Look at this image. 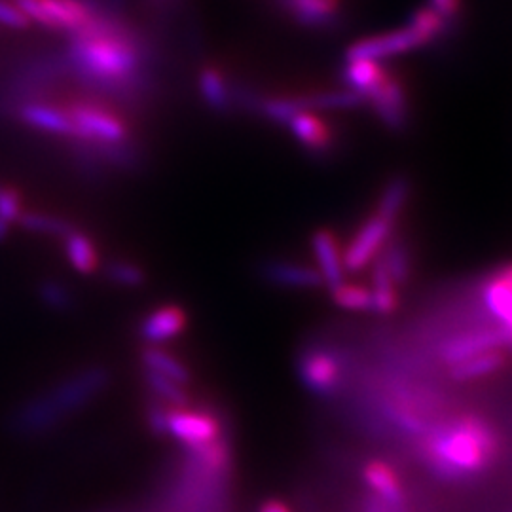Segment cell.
Returning <instances> with one entry per match:
<instances>
[{
	"label": "cell",
	"instance_id": "obj_26",
	"mask_svg": "<svg viewBox=\"0 0 512 512\" xmlns=\"http://www.w3.org/2000/svg\"><path fill=\"white\" fill-rule=\"evenodd\" d=\"M380 258L384 260L385 268L397 285L408 283L412 275V251L403 238H389L385 243Z\"/></svg>",
	"mask_w": 512,
	"mask_h": 512
},
{
	"label": "cell",
	"instance_id": "obj_24",
	"mask_svg": "<svg viewBox=\"0 0 512 512\" xmlns=\"http://www.w3.org/2000/svg\"><path fill=\"white\" fill-rule=\"evenodd\" d=\"M200 92L203 103L215 112H226L232 107V90L217 65H205L200 71Z\"/></svg>",
	"mask_w": 512,
	"mask_h": 512
},
{
	"label": "cell",
	"instance_id": "obj_25",
	"mask_svg": "<svg viewBox=\"0 0 512 512\" xmlns=\"http://www.w3.org/2000/svg\"><path fill=\"white\" fill-rule=\"evenodd\" d=\"M408 27L416 33V37L420 38L423 46H429L437 40L448 37V33L452 31L454 25L448 23L446 19L440 18L431 6L425 4L412 12V16L408 19Z\"/></svg>",
	"mask_w": 512,
	"mask_h": 512
},
{
	"label": "cell",
	"instance_id": "obj_34",
	"mask_svg": "<svg viewBox=\"0 0 512 512\" xmlns=\"http://www.w3.org/2000/svg\"><path fill=\"white\" fill-rule=\"evenodd\" d=\"M147 384L156 395H160L167 403L175 404L177 408L188 406V395L181 384L165 378L158 372H152V370H147Z\"/></svg>",
	"mask_w": 512,
	"mask_h": 512
},
{
	"label": "cell",
	"instance_id": "obj_30",
	"mask_svg": "<svg viewBox=\"0 0 512 512\" xmlns=\"http://www.w3.org/2000/svg\"><path fill=\"white\" fill-rule=\"evenodd\" d=\"M332 302L349 311H372V291L355 283H340L330 289Z\"/></svg>",
	"mask_w": 512,
	"mask_h": 512
},
{
	"label": "cell",
	"instance_id": "obj_42",
	"mask_svg": "<svg viewBox=\"0 0 512 512\" xmlns=\"http://www.w3.org/2000/svg\"><path fill=\"white\" fill-rule=\"evenodd\" d=\"M10 228H12V224H10V222L0 219V241H4V239L8 238Z\"/></svg>",
	"mask_w": 512,
	"mask_h": 512
},
{
	"label": "cell",
	"instance_id": "obj_19",
	"mask_svg": "<svg viewBox=\"0 0 512 512\" xmlns=\"http://www.w3.org/2000/svg\"><path fill=\"white\" fill-rule=\"evenodd\" d=\"M482 298L490 313L499 321V329L505 332L507 346L512 349V291L497 277L492 275L482 289Z\"/></svg>",
	"mask_w": 512,
	"mask_h": 512
},
{
	"label": "cell",
	"instance_id": "obj_32",
	"mask_svg": "<svg viewBox=\"0 0 512 512\" xmlns=\"http://www.w3.org/2000/svg\"><path fill=\"white\" fill-rule=\"evenodd\" d=\"M18 222L29 232L57 236V238H63L67 232L73 230V224H69L67 220L59 219L54 215H44V213H21Z\"/></svg>",
	"mask_w": 512,
	"mask_h": 512
},
{
	"label": "cell",
	"instance_id": "obj_43",
	"mask_svg": "<svg viewBox=\"0 0 512 512\" xmlns=\"http://www.w3.org/2000/svg\"><path fill=\"white\" fill-rule=\"evenodd\" d=\"M384 507H385L384 501H380V507H376V509H374V511H372V512H384Z\"/></svg>",
	"mask_w": 512,
	"mask_h": 512
},
{
	"label": "cell",
	"instance_id": "obj_41",
	"mask_svg": "<svg viewBox=\"0 0 512 512\" xmlns=\"http://www.w3.org/2000/svg\"><path fill=\"white\" fill-rule=\"evenodd\" d=\"M495 275L512 291V262L511 264H507V266H503Z\"/></svg>",
	"mask_w": 512,
	"mask_h": 512
},
{
	"label": "cell",
	"instance_id": "obj_13",
	"mask_svg": "<svg viewBox=\"0 0 512 512\" xmlns=\"http://www.w3.org/2000/svg\"><path fill=\"white\" fill-rule=\"evenodd\" d=\"M188 325L186 311L177 304H165L158 310L150 311L141 323V336L150 346L164 344L177 338Z\"/></svg>",
	"mask_w": 512,
	"mask_h": 512
},
{
	"label": "cell",
	"instance_id": "obj_31",
	"mask_svg": "<svg viewBox=\"0 0 512 512\" xmlns=\"http://www.w3.org/2000/svg\"><path fill=\"white\" fill-rule=\"evenodd\" d=\"M258 109L266 120L287 126L294 116L306 110V107L302 97H270V99H262Z\"/></svg>",
	"mask_w": 512,
	"mask_h": 512
},
{
	"label": "cell",
	"instance_id": "obj_3",
	"mask_svg": "<svg viewBox=\"0 0 512 512\" xmlns=\"http://www.w3.org/2000/svg\"><path fill=\"white\" fill-rule=\"evenodd\" d=\"M107 380H109L107 372L99 370V368H93V370L80 374L78 378L55 389L52 395L25 408L19 416V429L21 431L48 429L54 421L63 418L71 410H76L82 404L92 401L95 393H99V389L105 387Z\"/></svg>",
	"mask_w": 512,
	"mask_h": 512
},
{
	"label": "cell",
	"instance_id": "obj_8",
	"mask_svg": "<svg viewBox=\"0 0 512 512\" xmlns=\"http://www.w3.org/2000/svg\"><path fill=\"white\" fill-rule=\"evenodd\" d=\"M165 425H167V433L188 444L190 448L211 444L219 439V421L207 412L173 408L165 412Z\"/></svg>",
	"mask_w": 512,
	"mask_h": 512
},
{
	"label": "cell",
	"instance_id": "obj_5",
	"mask_svg": "<svg viewBox=\"0 0 512 512\" xmlns=\"http://www.w3.org/2000/svg\"><path fill=\"white\" fill-rule=\"evenodd\" d=\"M14 4L40 27L71 35L84 29L95 16V10L84 0H14Z\"/></svg>",
	"mask_w": 512,
	"mask_h": 512
},
{
	"label": "cell",
	"instance_id": "obj_16",
	"mask_svg": "<svg viewBox=\"0 0 512 512\" xmlns=\"http://www.w3.org/2000/svg\"><path fill=\"white\" fill-rule=\"evenodd\" d=\"M19 120L31 128L63 135V137H74V128L63 107H52L44 105L40 101H27L18 110Z\"/></svg>",
	"mask_w": 512,
	"mask_h": 512
},
{
	"label": "cell",
	"instance_id": "obj_18",
	"mask_svg": "<svg viewBox=\"0 0 512 512\" xmlns=\"http://www.w3.org/2000/svg\"><path fill=\"white\" fill-rule=\"evenodd\" d=\"M363 476L370 490L380 497V501H384L393 509L403 503L401 478L389 463H385L382 459H372L366 463Z\"/></svg>",
	"mask_w": 512,
	"mask_h": 512
},
{
	"label": "cell",
	"instance_id": "obj_20",
	"mask_svg": "<svg viewBox=\"0 0 512 512\" xmlns=\"http://www.w3.org/2000/svg\"><path fill=\"white\" fill-rule=\"evenodd\" d=\"M505 365H507L505 351L492 349V351L480 353V355L469 357L465 361H459L456 365L450 366V376L456 382H473V380L497 374Z\"/></svg>",
	"mask_w": 512,
	"mask_h": 512
},
{
	"label": "cell",
	"instance_id": "obj_12",
	"mask_svg": "<svg viewBox=\"0 0 512 512\" xmlns=\"http://www.w3.org/2000/svg\"><path fill=\"white\" fill-rule=\"evenodd\" d=\"M311 247L317 258V270L323 277L325 285L329 289H334L340 283H344L346 268H344V253L340 251L338 236L329 228H321L313 232Z\"/></svg>",
	"mask_w": 512,
	"mask_h": 512
},
{
	"label": "cell",
	"instance_id": "obj_9",
	"mask_svg": "<svg viewBox=\"0 0 512 512\" xmlns=\"http://www.w3.org/2000/svg\"><path fill=\"white\" fill-rule=\"evenodd\" d=\"M298 370L304 385L321 397L334 395L340 387V380H342L340 359L338 355L330 353L327 349L306 351L304 357L300 359Z\"/></svg>",
	"mask_w": 512,
	"mask_h": 512
},
{
	"label": "cell",
	"instance_id": "obj_21",
	"mask_svg": "<svg viewBox=\"0 0 512 512\" xmlns=\"http://www.w3.org/2000/svg\"><path fill=\"white\" fill-rule=\"evenodd\" d=\"M63 247L67 260L78 274L92 275L99 270V253L93 239L73 228L63 236Z\"/></svg>",
	"mask_w": 512,
	"mask_h": 512
},
{
	"label": "cell",
	"instance_id": "obj_6",
	"mask_svg": "<svg viewBox=\"0 0 512 512\" xmlns=\"http://www.w3.org/2000/svg\"><path fill=\"white\" fill-rule=\"evenodd\" d=\"M395 222L384 219L382 215L374 213L365 224L357 230V234L351 239L346 251H344V268L348 272H361L370 262H374L385 243L393 236Z\"/></svg>",
	"mask_w": 512,
	"mask_h": 512
},
{
	"label": "cell",
	"instance_id": "obj_17",
	"mask_svg": "<svg viewBox=\"0 0 512 512\" xmlns=\"http://www.w3.org/2000/svg\"><path fill=\"white\" fill-rule=\"evenodd\" d=\"M293 18L311 29H332L338 25L340 0H281Z\"/></svg>",
	"mask_w": 512,
	"mask_h": 512
},
{
	"label": "cell",
	"instance_id": "obj_7",
	"mask_svg": "<svg viewBox=\"0 0 512 512\" xmlns=\"http://www.w3.org/2000/svg\"><path fill=\"white\" fill-rule=\"evenodd\" d=\"M366 103L376 112L385 128L391 131H403L408 126L410 107L408 95L401 78L389 73L384 82L366 95Z\"/></svg>",
	"mask_w": 512,
	"mask_h": 512
},
{
	"label": "cell",
	"instance_id": "obj_22",
	"mask_svg": "<svg viewBox=\"0 0 512 512\" xmlns=\"http://www.w3.org/2000/svg\"><path fill=\"white\" fill-rule=\"evenodd\" d=\"M397 283L387 272L384 260L378 256L372 264V311L380 315H391L399 308Z\"/></svg>",
	"mask_w": 512,
	"mask_h": 512
},
{
	"label": "cell",
	"instance_id": "obj_14",
	"mask_svg": "<svg viewBox=\"0 0 512 512\" xmlns=\"http://www.w3.org/2000/svg\"><path fill=\"white\" fill-rule=\"evenodd\" d=\"M294 139L311 154L325 156L332 148L329 124L315 114V110H302L287 124Z\"/></svg>",
	"mask_w": 512,
	"mask_h": 512
},
{
	"label": "cell",
	"instance_id": "obj_10",
	"mask_svg": "<svg viewBox=\"0 0 512 512\" xmlns=\"http://www.w3.org/2000/svg\"><path fill=\"white\" fill-rule=\"evenodd\" d=\"M418 48H423L420 38L416 37V33L406 25L399 31L361 38V40L353 42L346 50V59L348 61H355V59L380 61L385 57L406 54V52H412Z\"/></svg>",
	"mask_w": 512,
	"mask_h": 512
},
{
	"label": "cell",
	"instance_id": "obj_35",
	"mask_svg": "<svg viewBox=\"0 0 512 512\" xmlns=\"http://www.w3.org/2000/svg\"><path fill=\"white\" fill-rule=\"evenodd\" d=\"M40 298L52 310L65 311L73 306V294L59 281H44L40 285Z\"/></svg>",
	"mask_w": 512,
	"mask_h": 512
},
{
	"label": "cell",
	"instance_id": "obj_11",
	"mask_svg": "<svg viewBox=\"0 0 512 512\" xmlns=\"http://www.w3.org/2000/svg\"><path fill=\"white\" fill-rule=\"evenodd\" d=\"M503 348H507V338H505L503 330L499 327L497 329H478L450 338L442 346L440 355L448 365L452 366L459 361L469 359V357L480 355V353Z\"/></svg>",
	"mask_w": 512,
	"mask_h": 512
},
{
	"label": "cell",
	"instance_id": "obj_2",
	"mask_svg": "<svg viewBox=\"0 0 512 512\" xmlns=\"http://www.w3.org/2000/svg\"><path fill=\"white\" fill-rule=\"evenodd\" d=\"M423 454L440 476L454 480L488 469L499 454V439L488 421L463 414L429 433Z\"/></svg>",
	"mask_w": 512,
	"mask_h": 512
},
{
	"label": "cell",
	"instance_id": "obj_40",
	"mask_svg": "<svg viewBox=\"0 0 512 512\" xmlns=\"http://www.w3.org/2000/svg\"><path fill=\"white\" fill-rule=\"evenodd\" d=\"M260 512H291V509H289L285 503H281V501H277V499H272V501H266V503L262 505Z\"/></svg>",
	"mask_w": 512,
	"mask_h": 512
},
{
	"label": "cell",
	"instance_id": "obj_37",
	"mask_svg": "<svg viewBox=\"0 0 512 512\" xmlns=\"http://www.w3.org/2000/svg\"><path fill=\"white\" fill-rule=\"evenodd\" d=\"M0 25L25 31V29L31 27V21L23 16V12L19 10L14 2L0 0Z\"/></svg>",
	"mask_w": 512,
	"mask_h": 512
},
{
	"label": "cell",
	"instance_id": "obj_33",
	"mask_svg": "<svg viewBox=\"0 0 512 512\" xmlns=\"http://www.w3.org/2000/svg\"><path fill=\"white\" fill-rule=\"evenodd\" d=\"M107 277L122 287H143L147 281L145 270L129 260H112L107 266Z\"/></svg>",
	"mask_w": 512,
	"mask_h": 512
},
{
	"label": "cell",
	"instance_id": "obj_39",
	"mask_svg": "<svg viewBox=\"0 0 512 512\" xmlns=\"http://www.w3.org/2000/svg\"><path fill=\"white\" fill-rule=\"evenodd\" d=\"M165 408H162L160 404H152L150 410H148V423L152 427V431L162 437L167 433V425H165Z\"/></svg>",
	"mask_w": 512,
	"mask_h": 512
},
{
	"label": "cell",
	"instance_id": "obj_4",
	"mask_svg": "<svg viewBox=\"0 0 512 512\" xmlns=\"http://www.w3.org/2000/svg\"><path fill=\"white\" fill-rule=\"evenodd\" d=\"M63 110L74 128L76 141L82 143H124L129 141L128 122L105 103L73 101Z\"/></svg>",
	"mask_w": 512,
	"mask_h": 512
},
{
	"label": "cell",
	"instance_id": "obj_28",
	"mask_svg": "<svg viewBox=\"0 0 512 512\" xmlns=\"http://www.w3.org/2000/svg\"><path fill=\"white\" fill-rule=\"evenodd\" d=\"M143 363L147 366V370L158 372L177 384L184 385L190 382L188 368L164 349L154 348V346L143 349Z\"/></svg>",
	"mask_w": 512,
	"mask_h": 512
},
{
	"label": "cell",
	"instance_id": "obj_38",
	"mask_svg": "<svg viewBox=\"0 0 512 512\" xmlns=\"http://www.w3.org/2000/svg\"><path fill=\"white\" fill-rule=\"evenodd\" d=\"M427 6H431L440 18L446 19L452 25H456L459 16L463 14V0H429Z\"/></svg>",
	"mask_w": 512,
	"mask_h": 512
},
{
	"label": "cell",
	"instance_id": "obj_1",
	"mask_svg": "<svg viewBox=\"0 0 512 512\" xmlns=\"http://www.w3.org/2000/svg\"><path fill=\"white\" fill-rule=\"evenodd\" d=\"M152 50L141 35L109 12L71 35L67 65L82 84L120 99H137L150 88Z\"/></svg>",
	"mask_w": 512,
	"mask_h": 512
},
{
	"label": "cell",
	"instance_id": "obj_36",
	"mask_svg": "<svg viewBox=\"0 0 512 512\" xmlns=\"http://www.w3.org/2000/svg\"><path fill=\"white\" fill-rule=\"evenodd\" d=\"M23 213L21 194L14 186H6L0 183V219L14 224L18 222Z\"/></svg>",
	"mask_w": 512,
	"mask_h": 512
},
{
	"label": "cell",
	"instance_id": "obj_23",
	"mask_svg": "<svg viewBox=\"0 0 512 512\" xmlns=\"http://www.w3.org/2000/svg\"><path fill=\"white\" fill-rule=\"evenodd\" d=\"M387 76H389V71H385L378 61H370V59L348 61V65L344 69V82L348 84L349 90L361 93L365 97V101L366 95L374 92Z\"/></svg>",
	"mask_w": 512,
	"mask_h": 512
},
{
	"label": "cell",
	"instance_id": "obj_27",
	"mask_svg": "<svg viewBox=\"0 0 512 512\" xmlns=\"http://www.w3.org/2000/svg\"><path fill=\"white\" fill-rule=\"evenodd\" d=\"M410 192H412V184L406 177H393L384 186V192L378 200L376 213L382 215L384 219L397 222L399 215L403 213L404 205L408 203Z\"/></svg>",
	"mask_w": 512,
	"mask_h": 512
},
{
	"label": "cell",
	"instance_id": "obj_15",
	"mask_svg": "<svg viewBox=\"0 0 512 512\" xmlns=\"http://www.w3.org/2000/svg\"><path fill=\"white\" fill-rule=\"evenodd\" d=\"M262 275L279 287L291 289H319L325 285L317 268L302 266L285 260H268L262 264Z\"/></svg>",
	"mask_w": 512,
	"mask_h": 512
},
{
	"label": "cell",
	"instance_id": "obj_29",
	"mask_svg": "<svg viewBox=\"0 0 512 512\" xmlns=\"http://www.w3.org/2000/svg\"><path fill=\"white\" fill-rule=\"evenodd\" d=\"M306 110H346L359 109L365 105V97L353 90H334V92L302 95Z\"/></svg>",
	"mask_w": 512,
	"mask_h": 512
}]
</instances>
